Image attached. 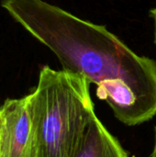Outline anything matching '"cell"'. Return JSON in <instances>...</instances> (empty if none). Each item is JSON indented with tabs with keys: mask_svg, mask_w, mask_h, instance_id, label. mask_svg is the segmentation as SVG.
<instances>
[{
	"mask_svg": "<svg viewBox=\"0 0 156 157\" xmlns=\"http://www.w3.org/2000/svg\"><path fill=\"white\" fill-rule=\"evenodd\" d=\"M0 115L6 157H37L30 96L6 99Z\"/></svg>",
	"mask_w": 156,
	"mask_h": 157,
	"instance_id": "3957f363",
	"label": "cell"
},
{
	"mask_svg": "<svg viewBox=\"0 0 156 157\" xmlns=\"http://www.w3.org/2000/svg\"><path fill=\"white\" fill-rule=\"evenodd\" d=\"M150 15L154 18V40L156 43V7L150 10Z\"/></svg>",
	"mask_w": 156,
	"mask_h": 157,
	"instance_id": "8992f818",
	"label": "cell"
},
{
	"mask_svg": "<svg viewBox=\"0 0 156 157\" xmlns=\"http://www.w3.org/2000/svg\"><path fill=\"white\" fill-rule=\"evenodd\" d=\"M0 157H6L5 141H4V133H3V122H2L1 115H0Z\"/></svg>",
	"mask_w": 156,
	"mask_h": 157,
	"instance_id": "5b68a950",
	"label": "cell"
},
{
	"mask_svg": "<svg viewBox=\"0 0 156 157\" xmlns=\"http://www.w3.org/2000/svg\"><path fill=\"white\" fill-rule=\"evenodd\" d=\"M89 83L82 75L44 66L29 94L37 157H72L96 116Z\"/></svg>",
	"mask_w": 156,
	"mask_h": 157,
	"instance_id": "7a4b0ae2",
	"label": "cell"
},
{
	"mask_svg": "<svg viewBox=\"0 0 156 157\" xmlns=\"http://www.w3.org/2000/svg\"><path fill=\"white\" fill-rule=\"evenodd\" d=\"M72 157H128V155L96 115L86 125Z\"/></svg>",
	"mask_w": 156,
	"mask_h": 157,
	"instance_id": "277c9868",
	"label": "cell"
},
{
	"mask_svg": "<svg viewBox=\"0 0 156 157\" xmlns=\"http://www.w3.org/2000/svg\"><path fill=\"white\" fill-rule=\"evenodd\" d=\"M151 157H156V127L154 129V144L153 152L151 154Z\"/></svg>",
	"mask_w": 156,
	"mask_h": 157,
	"instance_id": "52a82bcc",
	"label": "cell"
},
{
	"mask_svg": "<svg viewBox=\"0 0 156 157\" xmlns=\"http://www.w3.org/2000/svg\"><path fill=\"white\" fill-rule=\"evenodd\" d=\"M12 17L46 45L63 70L97 86L115 117L134 126L156 116V61L140 56L105 26L43 0H2Z\"/></svg>",
	"mask_w": 156,
	"mask_h": 157,
	"instance_id": "6da1fadb",
	"label": "cell"
}]
</instances>
